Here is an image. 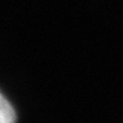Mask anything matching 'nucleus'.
Instances as JSON below:
<instances>
[{
    "label": "nucleus",
    "instance_id": "f257e3e1",
    "mask_svg": "<svg viewBox=\"0 0 123 123\" xmlns=\"http://www.w3.org/2000/svg\"><path fill=\"white\" fill-rule=\"evenodd\" d=\"M16 114L13 107L0 93V123H15Z\"/></svg>",
    "mask_w": 123,
    "mask_h": 123
}]
</instances>
